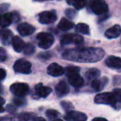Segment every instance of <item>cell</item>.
<instances>
[{"instance_id": "39", "label": "cell", "mask_w": 121, "mask_h": 121, "mask_svg": "<svg viewBox=\"0 0 121 121\" xmlns=\"http://www.w3.org/2000/svg\"><path fill=\"white\" fill-rule=\"evenodd\" d=\"M53 121H63L62 120H60V119H56V120H53Z\"/></svg>"}, {"instance_id": "10", "label": "cell", "mask_w": 121, "mask_h": 121, "mask_svg": "<svg viewBox=\"0 0 121 121\" xmlns=\"http://www.w3.org/2000/svg\"><path fill=\"white\" fill-rule=\"evenodd\" d=\"M47 72L49 75L53 77H59L64 74L65 70L59 64H56V63H53L50 65H49L48 69H47Z\"/></svg>"}, {"instance_id": "12", "label": "cell", "mask_w": 121, "mask_h": 121, "mask_svg": "<svg viewBox=\"0 0 121 121\" xmlns=\"http://www.w3.org/2000/svg\"><path fill=\"white\" fill-rule=\"evenodd\" d=\"M69 78V82L70 83L71 86L74 87H81L84 84V80L79 75V73H74L68 76Z\"/></svg>"}, {"instance_id": "14", "label": "cell", "mask_w": 121, "mask_h": 121, "mask_svg": "<svg viewBox=\"0 0 121 121\" xmlns=\"http://www.w3.org/2000/svg\"><path fill=\"white\" fill-rule=\"evenodd\" d=\"M121 34V27L119 25H115L114 26L110 27V29L106 30L105 32V37L108 39H115L120 35Z\"/></svg>"}, {"instance_id": "24", "label": "cell", "mask_w": 121, "mask_h": 121, "mask_svg": "<svg viewBox=\"0 0 121 121\" xmlns=\"http://www.w3.org/2000/svg\"><path fill=\"white\" fill-rule=\"evenodd\" d=\"M86 0H67V2L71 5H73L77 9H81L86 4Z\"/></svg>"}, {"instance_id": "31", "label": "cell", "mask_w": 121, "mask_h": 121, "mask_svg": "<svg viewBox=\"0 0 121 121\" xmlns=\"http://www.w3.org/2000/svg\"><path fill=\"white\" fill-rule=\"evenodd\" d=\"M65 13L69 17L73 18L75 17V15H76V11L73 10V9H67L65 12Z\"/></svg>"}, {"instance_id": "17", "label": "cell", "mask_w": 121, "mask_h": 121, "mask_svg": "<svg viewBox=\"0 0 121 121\" xmlns=\"http://www.w3.org/2000/svg\"><path fill=\"white\" fill-rule=\"evenodd\" d=\"M12 43H13V49L16 52L20 53L23 51V49L25 47V43L19 36H13V40H12Z\"/></svg>"}, {"instance_id": "2", "label": "cell", "mask_w": 121, "mask_h": 121, "mask_svg": "<svg viewBox=\"0 0 121 121\" xmlns=\"http://www.w3.org/2000/svg\"><path fill=\"white\" fill-rule=\"evenodd\" d=\"M89 5L91 10L96 15H103L108 12V6L104 0H91Z\"/></svg>"}, {"instance_id": "25", "label": "cell", "mask_w": 121, "mask_h": 121, "mask_svg": "<svg viewBox=\"0 0 121 121\" xmlns=\"http://www.w3.org/2000/svg\"><path fill=\"white\" fill-rule=\"evenodd\" d=\"M20 121H34L35 120V117L31 115V114H27L23 113L19 116Z\"/></svg>"}, {"instance_id": "5", "label": "cell", "mask_w": 121, "mask_h": 121, "mask_svg": "<svg viewBox=\"0 0 121 121\" xmlns=\"http://www.w3.org/2000/svg\"><path fill=\"white\" fill-rule=\"evenodd\" d=\"M13 69L14 71L17 73H30V69H31V64L29 61L26 60V59H18L16 63L14 64L13 66Z\"/></svg>"}, {"instance_id": "33", "label": "cell", "mask_w": 121, "mask_h": 121, "mask_svg": "<svg viewBox=\"0 0 121 121\" xmlns=\"http://www.w3.org/2000/svg\"><path fill=\"white\" fill-rule=\"evenodd\" d=\"M6 71L4 70L3 69H0V81L3 80L6 77Z\"/></svg>"}, {"instance_id": "30", "label": "cell", "mask_w": 121, "mask_h": 121, "mask_svg": "<svg viewBox=\"0 0 121 121\" xmlns=\"http://www.w3.org/2000/svg\"><path fill=\"white\" fill-rule=\"evenodd\" d=\"M7 59V52L3 48L0 47V62H3Z\"/></svg>"}, {"instance_id": "26", "label": "cell", "mask_w": 121, "mask_h": 121, "mask_svg": "<svg viewBox=\"0 0 121 121\" xmlns=\"http://www.w3.org/2000/svg\"><path fill=\"white\" fill-rule=\"evenodd\" d=\"M23 52H24L25 54H27V55L32 54L35 52V47L31 44H27L26 45H25L24 49H23Z\"/></svg>"}, {"instance_id": "11", "label": "cell", "mask_w": 121, "mask_h": 121, "mask_svg": "<svg viewBox=\"0 0 121 121\" xmlns=\"http://www.w3.org/2000/svg\"><path fill=\"white\" fill-rule=\"evenodd\" d=\"M35 30V27L28 23H22L17 26V31L19 32L20 35H23V36L31 35L34 33Z\"/></svg>"}, {"instance_id": "28", "label": "cell", "mask_w": 121, "mask_h": 121, "mask_svg": "<svg viewBox=\"0 0 121 121\" xmlns=\"http://www.w3.org/2000/svg\"><path fill=\"white\" fill-rule=\"evenodd\" d=\"M46 115L47 116L49 117V118L50 119H55L57 118L58 116H59V112L57 111V110H48L46 111Z\"/></svg>"}, {"instance_id": "38", "label": "cell", "mask_w": 121, "mask_h": 121, "mask_svg": "<svg viewBox=\"0 0 121 121\" xmlns=\"http://www.w3.org/2000/svg\"><path fill=\"white\" fill-rule=\"evenodd\" d=\"M4 111V108L3 107V105H0V113L1 112H3Z\"/></svg>"}, {"instance_id": "21", "label": "cell", "mask_w": 121, "mask_h": 121, "mask_svg": "<svg viewBox=\"0 0 121 121\" xmlns=\"http://www.w3.org/2000/svg\"><path fill=\"white\" fill-rule=\"evenodd\" d=\"M58 27L61 30H69L73 27V23L67 18H62L58 25Z\"/></svg>"}, {"instance_id": "22", "label": "cell", "mask_w": 121, "mask_h": 121, "mask_svg": "<svg viewBox=\"0 0 121 121\" xmlns=\"http://www.w3.org/2000/svg\"><path fill=\"white\" fill-rule=\"evenodd\" d=\"M100 73L97 69H91L86 73V77L89 80H96L100 76Z\"/></svg>"}, {"instance_id": "20", "label": "cell", "mask_w": 121, "mask_h": 121, "mask_svg": "<svg viewBox=\"0 0 121 121\" xmlns=\"http://www.w3.org/2000/svg\"><path fill=\"white\" fill-rule=\"evenodd\" d=\"M1 38L2 41L4 45H8L12 42V40L13 38V33L9 30H4L1 31Z\"/></svg>"}, {"instance_id": "27", "label": "cell", "mask_w": 121, "mask_h": 121, "mask_svg": "<svg viewBox=\"0 0 121 121\" xmlns=\"http://www.w3.org/2000/svg\"><path fill=\"white\" fill-rule=\"evenodd\" d=\"M80 69L78 67H74V66H71V67H68L66 69V73L68 76L71 74H74V73H79Z\"/></svg>"}, {"instance_id": "3", "label": "cell", "mask_w": 121, "mask_h": 121, "mask_svg": "<svg viewBox=\"0 0 121 121\" xmlns=\"http://www.w3.org/2000/svg\"><path fill=\"white\" fill-rule=\"evenodd\" d=\"M37 40H38V45L40 48L47 49L54 44V39L51 34L46 32H41L37 35Z\"/></svg>"}, {"instance_id": "15", "label": "cell", "mask_w": 121, "mask_h": 121, "mask_svg": "<svg viewBox=\"0 0 121 121\" xmlns=\"http://www.w3.org/2000/svg\"><path fill=\"white\" fill-rule=\"evenodd\" d=\"M52 91V89L50 87H48V86H45L40 83V84H37L35 86V92L41 98H45V97H47Z\"/></svg>"}, {"instance_id": "35", "label": "cell", "mask_w": 121, "mask_h": 121, "mask_svg": "<svg viewBox=\"0 0 121 121\" xmlns=\"http://www.w3.org/2000/svg\"><path fill=\"white\" fill-rule=\"evenodd\" d=\"M92 121H108V120L104 118H95Z\"/></svg>"}, {"instance_id": "18", "label": "cell", "mask_w": 121, "mask_h": 121, "mask_svg": "<svg viewBox=\"0 0 121 121\" xmlns=\"http://www.w3.org/2000/svg\"><path fill=\"white\" fill-rule=\"evenodd\" d=\"M13 22V18H12V13H3L0 15V26L1 27H7Z\"/></svg>"}, {"instance_id": "41", "label": "cell", "mask_w": 121, "mask_h": 121, "mask_svg": "<svg viewBox=\"0 0 121 121\" xmlns=\"http://www.w3.org/2000/svg\"><path fill=\"white\" fill-rule=\"evenodd\" d=\"M0 35H1V30H0Z\"/></svg>"}, {"instance_id": "1", "label": "cell", "mask_w": 121, "mask_h": 121, "mask_svg": "<svg viewBox=\"0 0 121 121\" xmlns=\"http://www.w3.org/2000/svg\"><path fill=\"white\" fill-rule=\"evenodd\" d=\"M105 52L102 49L86 47L66 50L63 54L64 59L74 62L94 63L100 60L104 57Z\"/></svg>"}, {"instance_id": "37", "label": "cell", "mask_w": 121, "mask_h": 121, "mask_svg": "<svg viewBox=\"0 0 121 121\" xmlns=\"http://www.w3.org/2000/svg\"><path fill=\"white\" fill-rule=\"evenodd\" d=\"M34 121H46V120L43 118H35Z\"/></svg>"}, {"instance_id": "6", "label": "cell", "mask_w": 121, "mask_h": 121, "mask_svg": "<svg viewBox=\"0 0 121 121\" xmlns=\"http://www.w3.org/2000/svg\"><path fill=\"white\" fill-rule=\"evenodd\" d=\"M83 42H84V40L82 37L76 34H67V35H63L61 38V44L63 45H69V44L81 45Z\"/></svg>"}, {"instance_id": "13", "label": "cell", "mask_w": 121, "mask_h": 121, "mask_svg": "<svg viewBox=\"0 0 121 121\" xmlns=\"http://www.w3.org/2000/svg\"><path fill=\"white\" fill-rule=\"evenodd\" d=\"M105 64L108 67L115 69H121V59L115 56H110L105 59Z\"/></svg>"}, {"instance_id": "29", "label": "cell", "mask_w": 121, "mask_h": 121, "mask_svg": "<svg viewBox=\"0 0 121 121\" xmlns=\"http://www.w3.org/2000/svg\"><path fill=\"white\" fill-rule=\"evenodd\" d=\"M116 101H121V89H115L112 92Z\"/></svg>"}, {"instance_id": "23", "label": "cell", "mask_w": 121, "mask_h": 121, "mask_svg": "<svg viewBox=\"0 0 121 121\" xmlns=\"http://www.w3.org/2000/svg\"><path fill=\"white\" fill-rule=\"evenodd\" d=\"M76 31L82 34H84V35H89L90 29L89 26L86 24H85V23H78L76 26Z\"/></svg>"}, {"instance_id": "32", "label": "cell", "mask_w": 121, "mask_h": 121, "mask_svg": "<svg viewBox=\"0 0 121 121\" xmlns=\"http://www.w3.org/2000/svg\"><path fill=\"white\" fill-rule=\"evenodd\" d=\"M8 8H9V5H8V4H2V5H0V14H1L2 13H3V12L7 11Z\"/></svg>"}, {"instance_id": "19", "label": "cell", "mask_w": 121, "mask_h": 121, "mask_svg": "<svg viewBox=\"0 0 121 121\" xmlns=\"http://www.w3.org/2000/svg\"><path fill=\"white\" fill-rule=\"evenodd\" d=\"M107 83V78H101V79L93 80L91 82V87L95 91H100L104 88V86Z\"/></svg>"}, {"instance_id": "34", "label": "cell", "mask_w": 121, "mask_h": 121, "mask_svg": "<svg viewBox=\"0 0 121 121\" xmlns=\"http://www.w3.org/2000/svg\"><path fill=\"white\" fill-rule=\"evenodd\" d=\"M62 105L64 107V109H66V110H69V109H70L71 107H72V105H71L70 103H66V102H63Z\"/></svg>"}, {"instance_id": "8", "label": "cell", "mask_w": 121, "mask_h": 121, "mask_svg": "<svg viewBox=\"0 0 121 121\" xmlns=\"http://www.w3.org/2000/svg\"><path fill=\"white\" fill-rule=\"evenodd\" d=\"M57 19L56 13L53 11L43 12L39 15V22L42 24H51Z\"/></svg>"}, {"instance_id": "7", "label": "cell", "mask_w": 121, "mask_h": 121, "mask_svg": "<svg viewBox=\"0 0 121 121\" xmlns=\"http://www.w3.org/2000/svg\"><path fill=\"white\" fill-rule=\"evenodd\" d=\"M10 91L13 94L17 96H24L29 91V86L26 83L17 82L14 83L10 87Z\"/></svg>"}, {"instance_id": "40", "label": "cell", "mask_w": 121, "mask_h": 121, "mask_svg": "<svg viewBox=\"0 0 121 121\" xmlns=\"http://www.w3.org/2000/svg\"><path fill=\"white\" fill-rule=\"evenodd\" d=\"M35 1H37V2H42V1H46V0H35Z\"/></svg>"}, {"instance_id": "16", "label": "cell", "mask_w": 121, "mask_h": 121, "mask_svg": "<svg viewBox=\"0 0 121 121\" xmlns=\"http://www.w3.org/2000/svg\"><path fill=\"white\" fill-rule=\"evenodd\" d=\"M55 91L58 96H59V97L64 96L69 92V87L65 82H60L56 86Z\"/></svg>"}, {"instance_id": "36", "label": "cell", "mask_w": 121, "mask_h": 121, "mask_svg": "<svg viewBox=\"0 0 121 121\" xmlns=\"http://www.w3.org/2000/svg\"><path fill=\"white\" fill-rule=\"evenodd\" d=\"M4 103H5V100H4V99H3V97H1V96H0V105H3Z\"/></svg>"}, {"instance_id": "9", "label": "cell", "mask_w": 121, "mask_h": 121, "mask_svg": "<svg viewBox=\"0 0 121 121\" xmlns=\"http://www.w3.org/2000/svg\"><path fill=\"white\" fill-rule=\"evenodd\" d=\"M86 115L79 111H69L65 115V120L68 121H86Z\"/></svg>"}, {"instance_id": "4", "label": "cell", "mask_w": 121, "mask_h": 121, "mask_svg": "<svg viewBox=\"0 0 121 121\" xmlns=\"http://www.w3.org/2000/svg\"><path fill=\"white\" fill-rule=\"evenodd\" d=\"M95 102L96 104H105V105H110L112 106H115L116 100L115 97L110 92H104L96 95L95 97Z\"/></svg>"}]
</instances>
